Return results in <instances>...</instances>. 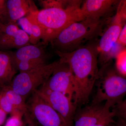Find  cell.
<instances>
[{
  "label": "cell",
  "instance_id": "8992f818",
  "mask_svg": "<svg viewBox=\"0 0 126 126\" xmlns=\"http://www.w3.org/2000/svg\"><path fill=\"white\" fill-rule=\"evenodd\" d=\"M26 104L27 112L35 124L40 126H67L58 113L36 91L31 94Z\"/></svg>",
  "mask_w": 126,
  "mask_h": 126
},
{
  "label": "cell",
  "instance_id": "4fadbf2b",
  "mask_svg": "<svg viewBox=\"0 0 126 126\" xmlns=\"http://www.w3.org/2000/svg\"><path fill=\"white\" fill-rule=\"evenodd\" d=\"M117 1L113 0H86L81 6L84 19L99 20L106 18L111 11Z\"/></svg>",
  "mask_w": 126,
  "mask_h": 126
},
{
  "label": "cell",
  "instance_id": "603a6c76",
  "mask_svg": "<svg viewBox=\"0 0 126 126\" xmlns=\"http://www.w3.org/2000/svg\"><path fill=\"white\" fill-rule=\"evenodd\" d=\"M116 116L115 113L114 111H109L106 115L97 124L94 126H109L115 120L114 118Z\"/></svg>",
  "mask_w": 126,
  "mask_h": 126
},
{
  "label": "cell",
  "instance_id": "7c38bea8",
  "mask_svg": "<svg viewBox=\"0 0 126 126\" xmlns=\"http://www.w3.org/2000/svg\"><path fill=\"white\" fill-rule=\"evenodd\" d=\"M46 44L43 41L36 44L29 45L16 50L9 52L14 63L19 61H44L47 63L48 54Z\"/></svg>",
  "mask_w": 126,
  "mask_h": 126
},
{
  "label": "cell",
  "instance_id": "52a82bcc",
  "mask_svg": "<svg viewBox=\"0 0 126 126\" xmlns=\"http://www.w3.org/2000/svg\"><path fill=\"white\" fill-rule=\"evenodd\" d=\"M59 61L51 76L41 86L51 91L62 93L73 101L74 92L73 75L68 64L59 59Z\"/></svg>",
  "mask_w": 126,
  "mask_h": 126
},
{
  "label": "cell",
  "instance_id": "9a60e30c",
  "mask_svg": "<svg viewBox=\"0 0 126 126\" xmlns=\"http://www.w3.org/2000/svg\"><path fill=\"white\" fill-rule=\"evenodd\" d=\"M30 36L23 30L20 29L14 35L0 40V50L16 49L30 44Z\"/></svg>",
  "mask_w": 126,
  "mask_h": 126
},
{
  "label": "cell",
  "instance_id": "ac0fdd59",
  "mask_svg": "<svg viewBox=\"0 0 126 126\" xmlns=\"http://www.w3.org/2000/svg\"><path fill=\"white\" fill-rule=\"evenodd\" d=\"M20 29L17 22L4 24L0 23V40L14 35Z\"/></svg>",
  "mask_w": 126,
  "mask_h": 126
},
{
  "label": "cell",
  "instance_id": "d6986e66",
  "mask_svg": "<svg viewBox=\"0 0 126 126\" xmlns=\"http://www.w3.org/2000/svg\"><path fill=\"white\" fill-rule=\"evenodd\" d=\"M70 0H40L38 2L43 9L53 8H66L69 3Z\"/></svg>",
  "mask_w": 126,
  "mask_h": 126
},
{
  "label": "cell",
  "instance_id": "3957f363",
  "mask_svg": "<svg viewBox=\"0 0 126 126\" xmlns=\"http://www.w3.org/2000/svg\"><path fill=\"white\" fill-rule=\"evenodd\" d=\"M81 0H70L66 8L38 11L36 19L42 31V41L48 44L69 25L84 19L81 12Z\"/></svg>",
  "mask_w": 126,
  "mask_h": 126
},
{
  "label": "cell",
  "instance_id": "6da1fadb",
  "mask_svg": "<svg viewBox=\"0 0 126 126\" xmlns=\"http://www.w3.org/2000/svg\"><path fill=\"white\" fill-rule=\"evenodd\" d=\"M70 67L74 81L73 102L75 109L87 103L98 74L97 44L86 45L70 53L55 52Z\"/></svg>",
  "mask_w": 126,
  "mask_h": 126
},
{
  "label": "cell",
  "instance_id": "484cf974",
  "mask_svg": "<svg viewBox=\"0 0 126 126\" xmlns=\"http://www.w3.org/2000/svg\"><path fill=\"white\" fill-rule=\"evenodd\" d=\"M117 43L119 45L126 47V24L122 28Z\"/></svg>",
  "mask_w": 126,
  "mask_h": 126
},
{
  "label": "cell",
  "instance_id": "f546056e",
  "mask_svg": "<svg viewBox=\"0 0 126 126\" xmlns=\"http://www.w3.org/2000/svg\"><path fill=\"white\" fill-rule=\"evenodd\" d=\"M7 114L0 108V126L4 123Z\"/></svg>",
  "mask_w": 126,
  "mask_h": 126
},
{
  "label": "cell",
  "instance_id": "4dcf8cb0",
  "mask_svg": "<svg viewBox=\"0 0 126 126\" xmlns=\"http://www.w3.org/2000/svg\"><path fill=\"white\" fill-rule=\"evenodd\" d=\"M116 116L121 118L126 121V114H119V115H117Z\"/></svg>",
  "mask_w": 126,
  "mask_h": 126
},
{
  "label": "cell",
  "instance_id": "ffe728a7",
  "mask_svg": "<svg viewBox=\"0 0 126 126\" xmlns=\"http://www.w3.org/2000/svg\"><path fill=\"white\" fill-rule=\"evenodd\" d=\"M116 59L117 70L120 74L126 77V49L119 52Z\"/></svg>",
  "mask_w": 126,
  "mask_h": 126
},
{
  "label": "cell",
  "instance_id": "83f0119b",
  "mask_svg": "<svg viewBox=\"0 0 126 126\" xmlns=\"http://www.w3.org/2000/svg\"><path fill=\"white\" fill-rule=\"evenodd\" d=\"M24 116L25 119V124L24 122V126H36L35 123L31 118L27 112L25 113Z\"/></svg>",
  "mask_w": 126,
  "mask_h": 126
},
{
  "label": "cell",
  "instance_id": "9c48e42d",
  "mask_svg": "<svg viewBox=\"0 0 126 126\" xmlns=\"http://www.w3.org/2000/svg\"><path fill=\"white\" fill-rule=\"evenodd\" d=\"M122 21L121 16L117 11L112 22L104 32L97 44L98 55H99V62L102 66L109 63L110 53L115 44L117 43L122 28Z\"/></svg>",
  "mask_w": 126,
  "mask_h": 126
},
{
  "label": "cell",
  "instance_id": "8fae6325",
  "mask_svg": "<svg viewBox=\"0 0 126 126\" xmlns=\"http://www.w3.org/2000/svg\"><path fill=\"white\" fill-rule=\"evenodd\" d=\"M110 108L107 104L85 106L76 110L74 119V126H94L101 120Z\"/></svg>",
  "mask_w": 126,
  "mask_h": 126
},
{
  "label": "cell",
  "instance_id": "f1b7e54d",
  "mask_svg": "<svg viewBox=\"0 0 126 126\" xmlns=\"http://www.w3.org/2000/svg\"><path fill=\"white\" fill-rule=\"evenodd\" d=\"M109 126H126V121L121 118L118 117L116 121H114Z\"/></svg>",
  "mask_w": 126,
  "mask_h": 126
},
{
  "label": "cell",
  "instance_id": "7402d4cb",
  "mask_svg": "<svg viewBox=\"0 0 126 126\" xmlns=\"http://www.w3.org/2000/svg\"><path fill=\"white\" fill-rule=\"evenodd\" d=\"M0 108L7 114H12L15 111L14 107L7 97L0 92Z\"/></svg>",
  "mask_w": 126,
  "mask_h": 126
},
{
  "label": "cell",
  "instance_id": "4316f807",
  "mask_svg": "<svg viewBox=\"0 0 126 126\" xmlns=\"http://www.w3.org/2000/svg\"><path fill=\"white\" fill-rule=\"evenodd\" d=\"M117 11L120 14L122 20L126 21V0L120 2Z\"/></svg>",
  "mask_w": 126,
  "mask_h": 126
},
{
  "label": "cell",
  "instance_id": "ba28073f",
  "mask_svg": "<svg viewBox=\"0 0 126 126\" xmlns=\"http://www.w3.org/2000/svg\"><path fill=\"white\" fill-rule=\"evenodd\" d=\"M36 92L62 118L67 126H74L76 110L73 101L62 93L48 90L42 86Z\"/></svg>",
  "mask_w": 126,
  "mask_h": 126
},
{
  "label": "cell",
  "instance_id": "277c9868",
  "mask_svg": "<svg viewBox=\"0 0 126 126\" xmlns=\"http://www.w3.org/2000/svg\"><path fill=\"white\" fill-rule=\"evenodd\" d=\"M95 85L96 92L92 104H100L106 101L113 108L121 103L126 95V77L111 67L109 63L99 69Z\"/></svg>",
  "mask_w": 126,
  "mask_h": 126
},
{
  "label": "cell",
  "instance_id": "7a4b0ae2",
  "mask_svg": "<svg viewBox=\"0 0 126 126\" xmlns=\"http://www.w3.org/2000/svg\"><path fill=\"white\" fill-rule=\"evenodd\" d=\"M107 19L95 20L86 18L72 23L59 33L49 43L55 52H73L101 34Z\"/></svg>",
  "mask_w": 126,
  "mask_h": 126
},
{
  "label": "cell",
  "instance_id": "e0dca14e",
  "mask_svg": "<svg viewBox=\"0 0 126 126\" xmlns=\"http://www.w3.org/2000/svg\"><path fill=\"white\" fill-rule=\"evenodd\" d=\"M38 10L33 2L30 11L27 15L32 24L31 34L30 36V43L31 44H36L42 40V31L36 19V14Z\"/></svg>",
  "mask_w": 126,
  "mask_h": 126
},
{
  "label": "cell",
  "instance_id": "2e32d148",
  "mask_svg": "<svg viewBox=\"0 0 126 126\" xmlns=\"http://www.w3.org/2000/svg\"><path fill=\"white\" fill-rule=\"evenodd\" d=\"M1 89V90L0 92L4 94L12 104L15 110L14 113L18 111L24 115L27 111L26 99L20 94L12 90L10 86Z\"/></svg>",
  "mask_w": 126,
  "mask_h": 126
},
{
  "label": "cell",
  "instance_id": "5bb4252c",
  "mask_svg": "<svg viewBox=\"0 0 126 126\" xmlns=\"http://www.w3.org/2000/svg\"><path fill=\"white\" fill-rule=\"evenodd\" d=\"M17 73L9 52L0 50V87L10 86Z\"/></svg>",
  "mask_w": 126,
  "mask_h": 126
},
{
  "label": "cell",
  "instance_id": "30bf717a",
  "mask_svg": "<svg viewBox=\"0 0 126 126\" xmlns=\"http://www.w3.org/2000/svg\"><path fill=\"white\" fill-rule=\"evenodd\" d=\"M33 2L29 0H0V23L17 22L29 13Z\"/></svg>",
  "mask_w": 126,
  "mask_h": 126
},
{
  "label": "cell",
  "instance_id": "cb8c5ba5",
  "mask_svg": "<svg viewBox=\"0 0 126 126\" xmlns=\"http://www.w3.org/2000/svg\"><path fill=\"white\" fill-rule=\"evenodd\" d=\"M17 24L22 27V29L29 36L31 34L32 24L27 16L22 17L17 21Z\"/></svg>",
  "mask_w": 126,
  "mask_h": 126
},
{
  "label": "cell",
  "instance_id": "44dd1931",
  "mask_svg": "<svg viewBox=\"0 0 126 126\" xmlns=\"http://www.w3.org/2000/svg\"><path fill=\"white\" fill-rule=\"evenodd\" d=\"M24 115L20 112H16L7 119L5 126H24V122L22 120Z\"/></svg>",
  "mask_w": 126,
  "mask_h": 126
},
{
  "label": "cell",
  "instance_id": "d4e9b609",
  "mask_svg": "<svg viewBox=\"0 0 126 126\" xmlns=\"http://www.w3.org/2000/svg\"><path fill=\"white\" fill-rule=\"evenodd\" d=\"M113 111L115 113L116 116L121 114H126V98L121 103L113 108Z\"/></svg>",
  "mask_w": 126,
  "mask_h": 126
},
{
  "label": "cell",
  "instance_id": "5b68a950",
  "mask_svg": "<svg viewBox=\"0 0 126 126\" xmlns=\"http://www.w3.org/2000/svg\"><path fill=\"white\" fill-rule=\"evenodd\" d=\"M59 61H55L30 71L19 73L14 77L10 87L26 99L47 82Z\"/></svg>",
  "mask_w": 126,
  "mask_h": 126
}]
</instances>
